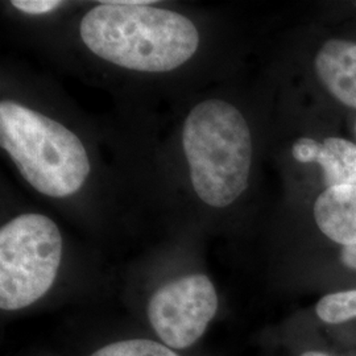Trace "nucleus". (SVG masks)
I'll return each mask as SVG.
<instances>
[{
	"instance_id": "obj_11",
	"label": "nucleus",
	"mask_w": 356,
	"mask_h": 356,
	"mask_svg": "<svg viewBox=\"0 0 356 356\" xmlns=\"http://www.w3.org/2000/svg\"><path fill=\"white\" fill-rule=\"evenodd\" d=\"M13 7L28 15H45L61 7L64 3L57 0H13Z\"/></svg>"
},
{
	"instance_id": "obj_3",
	"label": "nucleus",
	"mask_w": 356,
	"mask_h": 356,
	"mask_svg": "<svg viewBox=\"0 0 356 356\" xmlns=\"http://www.w3.org/2000/svg\"><path fill=\"white\" fill-rule=\"evenodd\" d=\"M0 145L42 195L66 198L89 177V154L73 131L13 101L0 103Z\"/></svg>"
},
{
	"instance_id": "obj_14",
	"label": "nucleus",
	"mask_w": 356,
	"mask_h": 356,
	"mask_svg": "<svg viewBox=\"0 0 356 356\" xmlns=\"http://www.w3.org/2000/svg\"><path fill=\"white\" fill-rule=\"evenodd\" d=\"M355 132H356V126H355Z\"/></svg>"
},
{
	"instance_id": "obj_6",
	"label": "nucleus",
	"mask_w": 356,
	"mask_h": 356,
	"mask_svg": "<svg viewBox=\"0 0 356 356\" xmlns=\"http://www.w3.org/2000/svg\"><path fill=\"white\" fill-rule=\"evenodd\" d=\"M292 156L301 164H318L327 189L356 185V144L353 141L327 138L319 143L301 138L294 141Z\"/></svg>"
},
{
	"instance_id": "obj_4",
	"label": "nucleus",
	"mask_w": 356,
	"mask_h": 356,
	"mask_svg": "<svg viewBox=\"0 0 356 356\" xmlns=\"http://www.w3.org/2000/svg\"><path fill=\"white\" fill-rule=\"evenodd\" d=\"M63 259V236L51 218L28 213L0 229V307L22 310L49 292Z\"/></svg>"
},
{
	"instance_id": "obj_12",
	"label": "nucleus",
	"mask_w": 356,
	"mask_h": 356,
	"mask_svg": "<svg viewBox=\"0 0 356 356\" xmlns=\"http://www.w3.org/2000/svg\"><path fill=\"white\" fill-rule=\"evenodd\" d=\"M341 260L350 269L356 270V243L350 244V245H344L342 252H341Z\"/></svg>"
},
{
	"instance_id": "obj_7",
	"label": "nucleus",
	"mask_w": 356,
	"mask_h": 356,
	"mask_svg": "<svg viewBox=\"0 0 356 356\" xmlns=\"http://www.w3.org/2000/svg\"><path fill=\"white\" fill-rule=\"evenodd\" d=\"M314 66L331 95L344 106L356 108V42L327 40L317 53Z\"/></svg>"
},
{
	"instance_id": "obj_10",
	"label": "nucleus",
	"mask_w": 356,
	"mask_h": 356,
	"mask_svg": "<svg viewBox=\"0 0 356 356\" xmlns=\"http://www.w3.org/2000/svg\"><path fill=\"white\" fill-rule=\"evenodd\" d=\"M91 356H179L164 343L149 339H128L107 344Z\"/></svg>"
},
{
	"instance_id": "obj_8",
	"label": "nucleus",
	"mask_w": 356,
	"mask_h": 356,
	"mask_svg": "<svg viewBox=\"0 0 356 356\" xmlns=\"http://www.w3.org/2000/svg\"><path fill=\"white\" fill-rule=\"evenodd\" d=\"M313 213L319 229L332 242L343 247L356 243V185L326 189Z\"/></svg>"
},
{
	"instance_id": "obj_1",
	"label": "nucleus",
	"mask_w": 356,
	"mask_h": 356,
	"mask_svg": "<svg viewBox=\"0 0 356 356\" xmlns=\"http://www.w3.org/2000/svg\"><path fill=\"white\" fill-rule=\"evenodd\" d=\"M85 47L103 61L139 73H168L186 64L201 36L181 13L153 6L101 1L79 24Z\"/></svg>"
},
{
	"instance_id": "obj_5",
	"label": "nucleus",
	"mask_w": 356,
	"mask_h": 356,
	"mask_svg": "<svg viewBox=\"0 0 356 356\" xmlns=\"http://www.w3.org/2000/svg\"><path fill=\"white\" fill-rule=\"evenodd\" d=\"M218 305L213 281L194 273L170 281L154 293L148 304V319L163 343L184 350L204 335Z\"/></svg>"
},
{
	"instance_id": "obj_2",
	"label": "nucleus",
	"mask_w": 356,
	"mask_h": 356,
	"mask_svg": "<svg viewBox=\"0 0 356 356\" xmlns=\"http://www.w3.org/2000/svg\"><path fill=\"white\" fill-rule=\"evenodd\" d=\"M191 188L210 207L234 204L248 186L252 138L242 113L223 99L195 104L182 128Z\"/></svg>"
},
{
	"instance_id": "obj_13",
	"label": "nucleus",
	"mask_w": 356,
	"mask_h": 356,
	"mask_svg": "<svg viewBox=\"0 0 356 356\" xmlns=\"http://www.w3.org/2000/svg\"><path fill=\"white\" fill-rule=\"evenodd\" d=\"M301 356H330L325 353H319V351H307L305 354H302Z\"/></svg>"
},
{
	"instance_id": "obj_9",
	"label": "nucleus",
	"mask_w": 356,
	"mask_h": 356,
	"mask_svg": "<svg viewBox=\"0 0 356 356\" xmlns=\"http://www.w3.org/2000/svg\"><path fill=\"white\" fill-rule=\"evenodd\" d=\"M316 313L326 323H343L356 318V289L326 294L316 306Z\"/></svg>"
}]
</instances>
